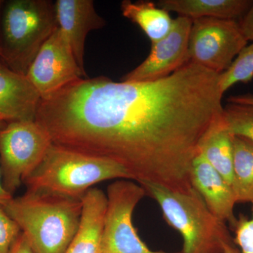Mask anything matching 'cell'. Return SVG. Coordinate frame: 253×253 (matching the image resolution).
I'll return each mask as SVG.
<instances>
[{
	"mask_svg": "<svg viewBox=\"0 0 253 253\" xmlns=\"http://www.w3.org/2000/svg\"><path fill=\"white\" fill-rule=\"evenodd\" d=\"M36 253H65L79 228L83 199L26 191L1 206Z\"/></svg>",
	"mask_w": 253,
	"mask_h": 253,
	"instance_id": "2",
	"label": "cell"
},
{
	"mask_svg": "<svg viewBox=\"0 0 253 253\" xmlns=\"http://www.w3.org/2000/svg\"><path fill=\"white\" fill-rule=\"evenodd\" d=\"M200 154L231 185L233 176V135L222 115L213 122L201 144Z\"/></svg>",
	"mask_w": 253,
	"mask_h": 253,
	"instance_id": "16",
	"label": "cell"
},
{
	"mask_svg": "<svg viewBox=\"0 0 253 253\" xmlns=\"http://www.w3.org/2000/svg\"><path fill=\"white\" fill-rule=\"evenodd\" d=\"M191 181L211 212L234 227L237 219L234 213L236 201L232 186L201 154L193 162Z\"/></svg>",
	"mask_w": 253,
	"mask_h": 253,
	"instance_id": "12",
	"label": "cell"
},
{
	"mask_svg": "<svg viewBox=\"0 0 253 253\" xmlns=\"http://www.w3.org/2000/svg\"><path fill=\"white\" fill-rule=\"evenodd\" d=\"M51 144L47 131L36 121H11L0 127V174L6 192L13 196Z\"/></svg>",
	"mask_w": 253,
	"mask_h": 253,
	"instance_id": "6",
	"label": "cell"
},
{
	"mask_svg": "<svg viewBox=\"0 0 253 253\" xmlns=\"http://www.w3.org/2000/svg\"><path fill=\"white\" fill-rule=\"evenodd\" d=\"M132 180L118 163L53 144L44 159L23 180L27 191L82 199L95 184L109 179Z\"/></svg>",
	"mask_w": 253,
	"mask_h": 253,
	"instance_id": "3",
	"label": "cell"
},
{
	"mask_svg": "<svg viewBox=\"0 0 253 253\" xmlns=\"http://www.w3.org/2000/svg\"><path fill=\"white\" fill-rule=\"evenodd\" d=\"M4 123L5 122L0 121V127L2 126ZM12 198L13 196H11L9 193L6 192L4 187H3L2 183H1V174H0V206H4V205L6 204V203L12 199Z\"/></svg>",
	"mask_w": 253,
	"mask_h": 253,
	"instance_id": "26",
	"label": "cell"
},
{
	"mask_svg": "<svg viewBox=\"0 0 253 253\" xmlns=\"http://www.w3.org/2000/svg\"><path fill=\"white\" fill-rule=\"evenodd\" d=\"M228 103L250 105L253 106V94L239 95L230 96L227 99Z\"/></svg>",
	"mask_w": 253,
	"mask_h": 253,
	"instance_id": "25",
	"label": "cell"
},
{
	"mask_svg": "<svg viewBox=\"0 0 253 253\" xmlns=\"http://www.w3.org/2000/svg\"><path fill=\"white\" fill-rule=\"evenodd\" d=\"M223 94L219 74L188 62L155 81L82 78L41 100L36 121L53 144L114 161L137 183L186 191Z\"/></svg>",
	"mask_w": 253,
	"mask_h": 253,
	"instance_id": "1",
	"label": "cell"
},
{
	"mask_svg": "<svg viewBox=\"0 0 253 253\" xmlns=\"http://www.w3.org/2000/svg\"><path fill=\"white\" fill-rule=\"evenodd\" d=\"M9 253H36L23 233L18 236Z\"/></svg>",
	"mask_w": 253,
	"mask_h": 253,
	"instance_id": "24",
	"label": "cell"
},
{
	"mask_svg": "<svg viewBox=\"0 0 253 253\" xmlns=\"http://www.w3.org/2000/svg\"><path fill=\"white\" fill-rule=\"evenodd\" d=\"M236 203L253 204V143L233 136V176L231 183Z\"/></svg>",
	"mask_w": 253,
	"mask_h": 253,
	"instance_id": "18",
	"label": "cell"
},
{
	"mask_svg": "<svg viewBox=\"0 0 253 253\" xmlns=\"http://www.w3.org/2000/svg\"><path fill=\"white\" fill-rule=\"evenodd\" d=\"M41 97L26 76L0 60V121H36Z\"/></svg>",
	"mask_w": 253,
	"mask_h": 253,
	"instance_id": "13",
	"label": "cell"
},
{
	"mask_svg": "<svg viewBox=\"0 0 253 253\" xmlns=\"http://www.w3.org/2000/svg\"><path fill=\"white\" fill-rule=\"evenodd\" d=\"M138 184L159 205L166 222L182 236L181 253H224L226 245L234 244L226 223L211 212L194 188L175 191L150 181Z\"/></svg>",
	"mask_w": 253,
	"mask_h": 253,
	"instance_id": "4",
	"label": "cell"
},
{
	"mask_svg": "<svg viewBox=\"0 0 253 253\" xmlns=\"http://www.w3.org/2000/svg\"><path fill=\"white\" fill-rule=\"evenodd\" d=\"M58 27L71 46L75 58L83 72L84 46L88 33L106 25L94 7L92 0H56L54 2Z\"/></svg>",
	"mask_w": 253,
	"mask_h": 253,
	"instance_id": "11",
	"label": "cell"
},
{
	"mask_svg": "<svg viewBox=\"0 0 253 253\" xmlns=\"http://www.w3.org/2000/svg\"></svg>",
	"mask_w": 253,
	"mask_h": 253,
	"instance_id": "29",
	"label": "cell"
},
{
	"mask_svg": "<svg viewBox=\"0 0 253 253\" xmlns=\"http://www.w3.org/2000/svg\"><path fill=\"white\" fill-rule=\"evenodd\" d=\"M253 2L252 0H160L156 5L192 21L212 18L239 21Z\"/></svg>",
	"mask_w": 253,
	"mask_h": 253,
	"instance_id": "15",
	"label": "cell"
},
{
	"mask_svg": "<svg viewBox=\"0 0 253 253\" xmlns=\"http://www.w3.org/2000/svg\"><path fill=\"white\" fill-rule=\"evenodd\" d=\"M224 253H241L237 248L236 247L235 244H227L224 247Z\"/></svg>",
	"mask_w": 253,
	"mask_h": 253,
	"instance_id": "27",
	"label": "cell"
},
{
	"mask_svg": "<svg viewBox=\"0 0 253 253\" xmlns=\"http://www.w3.org/2000/svg\"><path fill=\"white\" fill-rule=\"evenodd\" d=\"M106 206L102 190L93 187L84 194L79 228L65 253H101Z\"/></svg>",
	"mask_w": 253,
	"mask_h": 253,
	"instance_id": "14",
	"label": "cell"
},
{
	"mask_svg": "<svg viewBox=\"0 0 253 253\" xmlns=\"http://www.w3.org/2000/svg\"><path fill=\"white\" fill-rule=\"evenodd\" d=\"M21 233L17 223L0 206V253H9Z\"/></svg>",
	"mask_w": 253,
	"mask_h": 253,
	"instance_id": "21",
	"label": "cell"
},
{
	"mask_svg": "<svg viewBox=\"0 0 253 253\" xmlns=\"http://www.w3.org/2000/svg\"><path fill=\"white\" fill-rule=\"evenodd\" d=\"M232 229L235 232L234 244L239 246L241 253H253V205L251 219L240 214Z\"/></svg>",
	"mask_w": 253,
	"mask_h": 253,
	"instance_id": "22",
	"label": "cell"
},
{
	"mask_svg": "<svg viewBox=\"0 0 253 253\" xmlns=\"http://www.w3.org/2000/svg\"><path fill=\"white\" fill-rule=\"evenodd\" d=\"M253 79V43L241 50L225 72L219 74V86L224 94L236 83H249Z\"/></svg>",
	"mask_w": 253,
	"mask_h": 253,
	"instance_id": "19",
	"label": "cell"
},
{
	"mask_svg": "<svg viewBox=\"0 0 253 253\" xmlns=\"http://www.w3.org/2000/svg\"><path fill=\"white\" fill-rule=\"evenodd\" d=\"M192 20L178 16L172 29L162 39L151 43L149 56L121 81L141 83L168 77L189 62V41Z\"/></svg>",
	"mask_w": 253,
	"mask_h": 253,
	"instance_id": "10",
	"label": "cell"
},
{
	"mask_svg": "<svg viewBox=\"0 0 253 253\" xmlns=\"http://www.w3.org/2000/svg\"><path fill=\"white\" fill-rule=\"evenodd\" d=\"M121 9L123 16L137 25L151 43L162 39L172 29L174 19L153 1L124 0Z\"/></svg>",
	"mask_w": 253,
	"mask_h": 253,
	"instance_id": "17",
	"label": "cell"
},
{
	"mask_svg": "<svg viewBox=\"0 0 253 253\" xmlns=\"http://www.w3.org/2000/svg\"><path fill=\"white\" fill-rule=\"evenodd\" d=\"M26 78L41 96L48 99L65 86L87 78L78 66L71 46L59 27L42 46Z\"/></svg>",
	"mask_w": 253,
	"mask_h": 253,
	"instance_id": "9",
	"label": "cell"
},
{
	"mask_svg": "<svg viewBox=\"0 0 253 253\" xmlns=\"http://www.w3.org/2000/svg\"><path fill=\"white\" fill-rule=\"evenodd\" d=\"M54 2L49 0H3L0 39L3 61L26 76L32 62L56 28Z\"/></svg>",
	"mask_w": 253,
	"mask_h": 253,
	"instance_id": "5",
	"label": "cell"
},
{
	"mask_svg": "<svg viewBox=\"0 0 253 253\" xmlns=\"http://www.w3.org/2000/svg\"><path fill=\"white\" fill-rule=\"evenodd\" d=\"M241 32L247 41H253V2L249 11L239 21Z\"/></svg>",
	"mask_w": 253,
	"mask_h": 253,
	"instance_id": "23",
	"label": "cell"
},
{
	"mask_svg": "<svg viewBox=\"0 0 253 253\" xmlns=\"http://www.w3.org/2000/svg\"><path fill=\"white\" fill-rule=\"evenodd\" d=\"M228 129L233 136H241L253 143V106L228 103L223 110Z\"/></svg>",
	"mask_w": 253,
	"mask_h": 253,
	"instance_id": "20",
	"label": "cell"
},
{
	"mask_svg": "<svg viewBox=\"0 0 253 253\" xmlns=\"http://www.w3.org/2000/svg\"><path fill=\"white\" fill-rule=\"evenodd\" d=\"M145 196L144 188L129 179L108 186L101 253H169L149 249L133 226V212Z\"/></svg>",
	"mask_w": 253,
	"mask_h": 253,
	"instance_id": "7",
	"label": "cell"
},
{
	"mask_svg": "<svg viewBox=\"0 0 253 253\" xmlns=\"http://www.w3.org/2000/svg\"><path fill=\"white\" fill-rule=\"evenodd\" d=\"M3 0H0V13H1V5H2ZM2 59V51H1V39H0V60Z\"/></svg>",
	"mask_w": 253,
	"mask_h": 253,
	"instance_id": "28",
	"label": "cell"
},
{
	"mask_svg": "<svg viewBox=\"0 0 253 253\" xmlns=\"http://www.w3.org/2000/svg\"><path fill=\"white\" fill-rule=\"evenodd\" d=\"M248 42L239 21L212 18L193 20L189 62L221 74L230 67Z\"/></svg>",
	"mask_w": 253,
	"mask_h": 253,
	"instance_id": "8",
	"label": "cell"
}]
</instances>
